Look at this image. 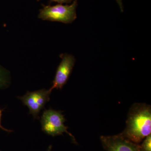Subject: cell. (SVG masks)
Wrapping results in <instances>:
<instances>
[{
    "mask_svg": "<svg viewBox=\"0 0 151 151\" xmlns=\"http://www.w3.org/2000/svg\"><path fill=\"white\" fill-rule=\"evenodd\" d=\"M126 127L120 134L125 139L139 145L151 133V106L136 103L130 108Z\"/></svg>",
    "mask_w": 151,
    "mask_h": 151,
    "instance_id": "obj_1",
    "label": "cell"
},
{
    "mask_svg": "<svg viewBox=\"0 0 151 151\" xmlns=\"http://www.w3.org/2000/svg\"><path fill=\"white\" fill-rule=\"evenodd\" d=\"M77 1L74 0L70 5L58 4L53 6H44L40 10L38 18L43 20L71 23L76 19Z\"/></svg>",
    "mask_w": 151,
    "mask_h": 151,
    "instance_id": "obj_2",
    "label": "cell"
},
{
    "mask_svg": "<svg viewBox=\"0 0 151 151\" xmlns=\"http://www.w3.org/2000/svg\"><path fill=\"white\" fill-rule=\"evenodd\" d=\"M65 119L60 111L50 109L44 111L41 117L42 129L45 134L52 137L67 133L75 142L73 135L68 132V127L64 125Z\"/></svg>",
    "mask_w": 151,
    "mask_h": 151,
    "instance_id": "obj_3",
    "label": "cell"
},
{
    "mask_svg": "<svg viewBox=\"0 0 151 151\" xmlns=\"http://www.w3.org/2000/svg\"><path fill=\"white\" fill-rule=\"evenodd\" d=\"M51 91L45 89H41L34 92L28 91L26 94L19 99L22 100L24 105L27 106L29 113L33 115L35 119H39V114L45 105L50 100Z\"/></svg>",
    "mask_w": 151,
    "mask_h": 151,
    "instance_id": "obj_4",
    "label": "cell"
},
{
    "mask_svg": "<svg viewBox=\"0 0 151 151\" xmlns=\"http://www.w3.org/2000/svg\"><path fill=\"white\" fill-rule=\"evenodd\" d=\"M61 58L62 60L57 69L52 86L49 89L51 92L54 89H62L67 83L75 64V58L73 55L65 54Z\"/></svg>",
    "mask_w": 151,
    "mask_h": 151,
    "instance_id": "obj_5",
    "label": "cell"
},
{
    "mask_svg": "<svg viewBox=\"0 0 151 151\" xmlns=\"http://www.w3.org/2000/svg\"><path fill=\"white\" fill-rule=\"evenodd\" d=\"M100 140L103 148L107 151H140L139 145L128 140L120 134L102 136Z\"/></svg>",
    "mask_w": 151,
    "mask_h": 151,
    "instance_id": "obj_6",
    "label": "cell"
},
{
    "mask_svg": "<svg viewBox=\"0 0 151 151\" xmlns=\"http://www.w3.org/2000/svg\"><path fill=\"white\" fill-rule=\"evenodd\" d=\"M8 71L0 66V89L7 87L9 84Z\"/></svg>",
    "mask_w": 151,
    "mask_h": 151,
    "instance_id": "obj_7",
    "label": "cell"
},
{
    "mask_svg": "<svg viewBox=\"0 0 151 151\" xmlns=\"http://www.w3.org/2000/svg\"><path fill=\"white\" fill-rule=\"evenodd\" d=\"M140 146V151H151V134L147 137Z\"/></svg>",
    "mask_w": 151,
    "mask_h": 151,
    "instance_id": "obj_8",
    "label": "cell"
},
{
    "mask_svg": "<svg viewBox=\"0 0 151 151\" xmlns=\"http://www.w3.org/2000/svg\"><path fill=\"white\" fill-rule=\"evenodd\" d=\"M51 2H55L59 3L60 4H64V3H70L73 1L74 0H50Z\"/></svg>",
    "mask_w": 151,
    "mask_h": 151,
    "instance_id": "obj_9",
    "label": "cell"
},
{
    "mask_svg": "<svg viewBox=\"0 0 151 151\" xmlns=\"http://www.w3.org/2000/svg\"><path fill=\"white\" fill-rule=\"evenodd\" d=\"M118 5H119V7H120V10L121 12H124V7H123V2H122V0H116Z\"/></svg>",
    "mask_w": 151,
    "mask_h": 151,
    "instance_id": "obj_10",
    "label": "cell"
},
{
    "mask_svg": "<svg viewBox=\"0 0 151 151\" xmlns=\"http://www.w3.org/2000/svg\"><path fill=\"white\" fill-rule=\"evenodd\" d=\"M2 110L0 109V129H2L4 130V131H6V132H12L11 130H9L8 129H5L1 125V118L2 116Z\"/></svg>",
    "mask_w": 151,
    "mask_h": 151,
    "instance_id": "obj_11",
    "label": "cell"
},
{
    "mask_svg": "<svg viewBox=\"0 0 151 151\" xmlns=\"http://www.w3.org/2000/svg\"><path fill=\"white\" fill-rule=\"evenodd\" d=\"M51 146H50V147H49V148L48 151H50V150H51Z\"/></svg>",
    "mask_w": 151,
    "mask_h": 151,
    "instance_id": "obj_12",
    "label": "cell"
}]
</instances>
